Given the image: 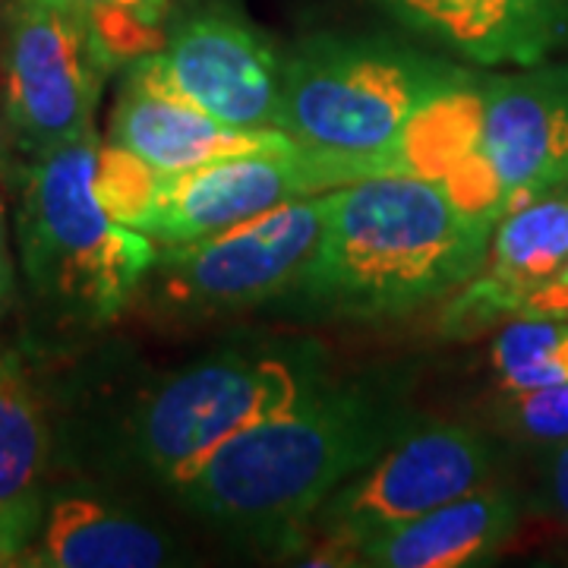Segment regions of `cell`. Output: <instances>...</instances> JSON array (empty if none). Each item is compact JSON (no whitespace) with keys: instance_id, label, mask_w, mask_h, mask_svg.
<instances>
[{"instance_id":"1","label":"cell","mask_w":568,"mask_h":568,"mask_svg":"<svg viewBox=\"0 0 568 568\" xmlns=\"http://www.w3.org/2000/svg\"><path fill=\"white\" fill-rule=\"evenodd\" d=\"M414 424L398 379L325 383L294 410L227 439L171 493L222 534L291 552L325 499Z\"/></svg>"},{"instance_id":"2","label":"cell","mask_w":568,"mask_h":568,"mask_svg":"<svg viewBox=\"0 0 568 568\" xmlns=\"http://www.w3.org/2000/svg\"><path fill=\"white\" fill-rule=\"evenodd\" d=\"M493 231L439 181L398 171L361 178L328 193L323 237L294 291L335 316H405L470 282Z\"/></svg>"},{"instance_id":"3","label":"cell","mask_w":568,"mask_h":568,"mask_svg":"<svg viewBox=\"0 0 568 568\" xmlns=\"http://www.w3.org/2000/svg\"><path fill=\"white\" fill-rule=\"evenodd\" d=\"M325 383L313 347L212 354L136 392L118 424V455L149 484L181 487L227 439L294 410Z\"/></svg>"},{"instance_id":"4","label":"cell","mask_w":568,"mask_h":568,"mask_svg":"<svg viewBox=\"0 0 568 568\" xmlns=\"http://www.w3.org/2000/svg\"><path fill=\"white\" fill-rule=\"evenodd\" d=\"M467 70L388 39L316 36L284 58L278 130L320 155L398 171L407 123Z\"/></svg>"},{"instance_id":"5","label":"cell","mask_w":568,"mask_h":568,"mask_svg":"<svg viewBox=\"0 0 568 568\" xmlns=\"http://www.w3.org/2000/svg\"><path fill=\"white\" fill-rule=\"evenodd\" d=\"M99 140L39 155L22 190V263L44 304L80 323H108L155 263V241L114 222L95 196Z\"/></svg>"},{"instance_id":"6","label":"cell","mask_w":568,"mask_h":568,"mask_svg":"<svg viewBox=\"0 0 568 568\" xmlns=\"http://www.w3.org/2000/svg\"><path fill=\"white\" fill-rule=\"evenodd\" d=\"M489 470L493 446L477 429L414 424L313 515L306 540L316 537V549L306 562L357 566V549L364 540L484 487Z\"/></svg>"},{"instance_id":"7","label":"cell","mask_w":568,"mask_h":568,"mask_svg":"<svg viewBox=\"0 0 568 568\" xmlns=\"http://www.w3.org/2000/svg\"><path fill=\"white\" fill-rule=\"evenodd\" d=\"M332 193V190H328ZM328 193L275 205L250 222L155 253L159 294L178 313H231L301 282L328 219Z\"/></svg>"},{"instance_id":"8","label":"cell","mask_w":568,"mask_h":568,"mask_svg":"<svg viewBox=\"0 0 568 568\" xmlns=\"http://www.w3.org/2000/svg\"><path fill=\"white\" fill-rule=\"evenodd\" d=\"M123 77L178 95L227 126L278 130L284 58L256 26L227 7H203L183 17L164 36L162 51L126 63Z\"/></svg>"},{"instance_id":"9","label":"cell","mask_w":568,"mask_h":568,"mask_svg":"<svg viewBox=\"0 0 568 568\" xmlns=\"http://www.w3.org/2000/svg\"><path fill=\"white\" fill-rule=\"evenodd\" d=\"M373 174L388 171L379 164L320 155L304 145L168 171L136 231L162 246L190 244L250 222L275 205L320 196Z\"/></svg>"},{"instance_id":"10","label":"cell","mask_w":568,"mask_h":568,"mask_svg":"<svg viewBox=\"0 0 568 568\" xmlns=\"http://www.w3.org/2000/svg\"><path fill=\"white\" fill-rule=\"evenodd\" d=\"M7 121L36 159L92 136V114L111 73L77 17L20 0L7 41Z\"/></svg>"},{"instance_id":"11","label":"cell","mask_w":568,"mask_h":568,"mask_svg":"<svg viewBox=\"0 0 568 568\" xmlns=\"http://www.w3.org/2000/svg\"><path fill=\"white\" fill-rule=\"evenodd\" d=\"M484 152L506 186L508 212L568 181V73L484 80Z\"/></svg>"},{"instance_id":"12","label":"cell","mask_w":568,"mask_h":568,"mask_svg":"<svg viewBox=\"0 0 568 568\" xmlns=\"http://www.w3.org/2000/svg\"><path fill=\"white\" fill-rule=\"evenodd\" d=\"M568 263V196H540L496 224L480 272L462 284L443 316L448 335H474L521 316L534 291L559 278Z\"/></svg>"},{"instance_id":"13","label":"cell","mask_w":568,"mask_h":568,"mask_svg":"<svg viewBox=\"0 0 568 568\" xmlns=\"http://www.w3.org/2000/svg\"><path fill=\"white\" fill-rule=\"evenodd\" d=\"M108 142L140 155L142 162H149L164 174L237 159V155L282 152L297 145L282 130L227 126L178 95H168L133 80L123 82L118 108L111 114Z\"/></svg>"},{"instance_id":"14","label":"cell","mask_w":568,"mask_h":568,"mask_svg":"<svg viewBox=\"0 0 568 568\" xmlns=\"http://www.w3.org/2000/svg\"><path fill=\"white\" fill-rule=\"evenodd\" d=\"M178 562V547L155 521L89 489L48 493L36 540L20 566L41 568H159Z\"/></svg>"},{"instance_id":"15","label":"cell","mask_w":568,"mask_h":568,"mask_svg":"<svg viewBox=\"0 0 568 568\" xmlns=\"http://www.w3.org/2000/svg\"><path fill=\"white\" fill-rule=\"evenodd\" d=\"M518 525V503L503 487H477L420 518L383 530L357 549V566L462 568L493 559Z\"/></svg>"},{"instance_id":"16","label":"cell","mask_w":568,"mask_h":568,"mask_svg":"<svg viewBox=\"0 0 568 568\" xmlns=\"http://www.w3.org/2000/svg\"><path fill=\"white\" fill-rule=\"evenodd\" d=\"M48 417L20 354L0 347V562H20L48 506Z\"/></svg>"},{"instance_id":"17","label":"cell","mask_w":568,"mask_h":568,"mask_svg":"<svg viewBox=\"0 0 568 568\" xmlns=\"http://www.w3.org/2000/svg\"><path fill=\"white\" fill-rule=\"evenodd\" d=\"M405 29L424 36L465 61L499 63L544 61L511 0H376Z\"/></svg>"},{"instance_id":"18","label":"cell","mask_w":568,"mask_h":568,"mask_svg":"<svg viewBox=\"0 0 568 568\" xmlns=\"http://www.w3.org/2000/svg\"><path fill=\"white\" fill-rule=\"evenodd\" d=\"M484 149V80L462 77L436 92L407 123L395 149L398 174L446 181L458 164Z\"/></svg>"},{"instance_id":"19","label":"cell","mask_w":568,"mask_h":568,"mask_svg":"<svg viewBox=\"0 0 568 568\" xmlns=\"http://www.w3.org/2000/svg\"><path fill=\"white\" fill-rule=\"evenodd\" d=\"M493 366L506 392L568 383V320L518 316L499 332Z\"/></svg>"},{"instance_id":"20","label":"cell","mask_w":568,"mask_h":568,"mask_svg":"<svg viewBox=\"0 0 568 568\" xmlns=\"http://www.w3.org/2000/svg\"><path fill=\"white\" fill-rule=\"evenodd\" d=\"M162 174L164 171L142 162L140 155L108 142L99 145L95 159V196L114 222L136 227L159 193Z\"/></svg>"},{"instance_id":"21","label":"cell","mask_w":568,"mask_h":568,"mask_svg":"<svg viewBox=\"0 0 568 568\" xmlns=\"http://www.w3.org/2000/svg\"><path fill=\"white\" fill-rule=\"evenodd\" d=\"M503 417L508 429L537 443H568V383L506 392Z\"/></svg>"},{"instance_id":"22","label":"cell","mask_w":568,"mask_h":568,"mask_svg":"<svg viewBox=\"0 0 568 568\" xmlns=\"http://www.w3.org/2000/svg\"><path fill=\"white\" fill-rule=\"evenodd\" d=\"M540 54L568 39V0H511Z\"/></svg>"},{"instance_id":"23","label":"cell","mask_w":568,"mask_h":568,"mask_svg":"<svg viewBox=\"0 0 568 568\" xmlns=\"http://www.w3.org/2000/svg\"><path fill=\"white\" fill-rule=\"evenodd\" d=\"M36 3L63 10L77 20H85L92 13H126L159 29L164 26V13H168V0H36Z\"/></svg>"},{"instance_id":"24","label":"cell","mask_w":568,"mask_h":568,"mask_svg":"<svg viewBox=\"0 0 568 568\" xmlns=\"http://www.w3.org/2000/svg\"><path fill=\"white\" fill-rule=\"evenodd\" d=\"M521 316H530V320H568V284L549 282L547 287L534 291L521 306Z\"/></svg>"},{"instance_id":"25","label":"cell","mask_w":568,"mask_h":568,"mask_svg":"<svg viewBox=\"0 0 568 568\" xmlns=\"http://www.w3.org/2000/svg\"><path fill=\"white\" fill-rule=\"evenodd\" d=\"M549 493H552V503L568 518V443H559L556 455H552V465H549Z\"/></svg>"},{"instance_id":"26","label":"cell","mask_w":568,"mask_h":568,"mask_svg":"<svg viewBox=\"0 0 568 568\" xmlns=\"http://www.w3.org/2000/svg\"><path fill=\"white\" fill-rule=\"evenodd\" d=\"M10 278H13V268H10L7 231H3V215H0V301H3V297H7V291H10Z\"/></svg>"},{"instance_id":"27","label":"cell","mask_w":568,"mask_h":568,"mask_svg":"<svg viewBox=\"0 0 568 568\" xmlns=\"http://www.w3.org/2000/svg\"><path fill=\"white\" fill-rule=\"evenodd\" d=\"M556 282L568 284V263H566V268H562V272H559V278H556Z\"/></svg>"}]
</instances>
